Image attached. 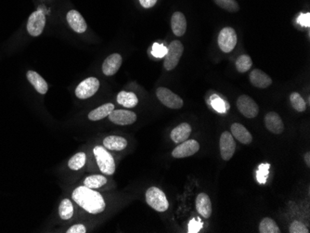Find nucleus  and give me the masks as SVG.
Listing matches in <instances>:
<instances>
[{"label": "nucleus", "mask_w": 310, "mask_h": 233, "mask_svg": "<svg viewBox=\"0 0 310 233\" xmlns=\"http://www.w3.org/2000/svg\"><path fill=\"white\" fill-rule=\"evenodd\" d=\"M103 145L107 150L123 151L127 146V140L120 136H108L103 140Z\"/></svg>", "instance_id": "obj_22"}, {"label": "nucleus", "mask_w": 310, "mask_h": 233, "mask_svg": "<svg viewBox=\"0 0 310 233\" xmlns=\"http://www.w3.org/2000/svg\"><path fill=\"white\" fill-rule=\"evenodd\" d=\"M231 135L243 144H250L253 141L251 133L242 124L234 123L231 127Z\"/></svg>", "instance_id": "obj_19"}, {"label": "nucleus", "mask_w": 310, "mask_h": 233, "mask_svg": "<svg viewBox=\"0 0 310 233\" xmlns=\"http://www.w3.org/2000/svg\"><path fill=\"white\" fill-rule=\"evenodd\" d=\"M108 117L109 120L118 126L132 125L137 121V114L126 110H113Z\"/></svg>", "instance_id": "obj_12"}, {"label": "nucleus", "mask_w": 310, "mask_h": 233, "mask_svg": "<svg viewBox=\"0 0 310 233\" xmlns=\"http://www.w3.org/2000/svg\"><path fill=\"white\" fill-rule=\"evenodd\" d=\"M200 150L198 141L194 140H187L181 142L177 148L172 152L174 158H186L192 156Z\"/></svg>", "instance_id": "obj_11"}, {"label": "nucleus", "mask_w": 310, "mask_h": 233, "mask_svg": "<svg viewBox=\"0 0 310 233\" xmlns=\"http://www.w3.org/2000/svg\"><path fill=\"white\" fill-rule=\"evenodd\" d=\"M117 102L126 108H134L139 103V99L136 94L127 91H121L117 95Z\"/></svg>", "instance_id": "obj_24"}, {"label": "nucleus", "mask_w": 310, "mask_h": 233, "mask_svg": "<svg viewBox=\"0 0 310 233\" xmlns=\"http://www.w3.org/2000/svg\"><path fill=\"white\" fill-rule=\"evenodd\" d=\"M304 160L306 161V163H307V166H308V167H310V152H308V153L305 154V156H304Z\"/></svg>", "instance_id": "obj_40"}, {"label": "nucleus", "mask_w": 310, "mask_h": 233, "mask_svg": "<svg viewBox=\"0 0 310 233\" xmlns=\"http://www.w3.org/2000/svg\"><path fill=\"white\" fill-rule=\"evenodd\" d=\"M67 233H86V227L83 224H76L67 230Z\"/></svg>", "instance_id": "obj_37"}, {"label": "nucleus", "mask_w": 310, "mask_h": 233, "mask_svg": "<svg viewBox=\"0 0 310 233\" xmlns=\"http://www.w3.org/2000/svg\"><path fill=\"white\" fill-rule=\"evenodd\" d=\"M271 167L270 164H263L258 167V173H257V179L259 183L265 184L268 176H269V168Z\"/></svg>", "instance_id": "obj_32"}, {"label": "nucleus", "mask_w": 310, "mask_h": 233, "mask_svg": "<svg viewBox=\"0 0 310 233\" xmlns=\"http://www.w3.org/2000/svg\"><path fill=\"white\" fill-rule=\"evenodd\" d=\"M265 125L271 132L274 134H282L284 131V124L283 119L277 113L271 112L265 115Z\"/></svg>", "instance_id": "obj_15"}, {"label": "nucleus", "mask_w": 310, "mask_h": 233, "mask_svg": "<svg viewBox=\"0 0 310 233\" xmlns=\"http://www.w3.org/2000/svg\"><path fill=\"white\" fill-rule=\"evenodd\" d=\"M211 104L213 108L216 111H218V113H225L227 110L224 101L221 99H219L217 96L212 97Z\"/></svg>", "instance_id": "obj_34"}, {"label": "nucleus", "mask_w": 310, "mask_h": 233, "mask_svg": "<svg viewBox=\"0 0 310 233\" xmlns=\"http://www.w3.org/2000/svg\"><path fill=\"white\" fill-rule=\"evenodd\" d=\"M146 202L157 212H165L169 207V203L165 193L157 187H152L147 190Z\"/></svg>", "instance_id": "obj_3"}, {"label": "nucleus", "mask_w": 310, "mask_h": 233, "mask_svg": "<svg viewBox=\"0 0 310 233\" xmlns=\"http://www.w3.org/2000/svg\"><path fill=\"white\" fill-rule=\"evenodd\" d=\"M310 13L301 14V16H300L299 19H298V21H299V23H300L302 26L310 27Z\"/></svg>", "instance_id": "obj_38"}, {"label": "nucleus", "mask_w": 310, "mask_h": 233, "mask_svg": "<svg viewBox=\"0 0 310 233\" xmlns=\"http://www.w3.org/2000/svg\"><path fill=\"white\" fill-rule=\"evenodd\" d=\"M218 7L223 8L229 12H237L240 10V6L236 0H214Z\"/></svg>", "instance_id": "obj_31"}, {"label": "nucleus", "mask_w": 310, "mask_h": 233, "mask_svg": "<svg viewBox=\"0 0 310 233\" xmlns=\"http://www.w3.org/2000/svg\"><path fill=\"white\" fill-rule=\"evenodd\" d=\"M107 183V179L104 176L100 175H92L87 177L84 180V186L90 189H99L100 187L104 186Z\"/></svg>", "instance_id": "obj_25"}, {"label": "nucleus", "mask_w": 310, "mask_h": 233, "mask_svg": "<svg viewBox=\"0 0 310 233\" xmlns=\"http://www.w3.org/2000/svg\"><path fill=\"white\" fill-rule=\"evenodd\" d=\"M202 227H203V223H202L201 220H191V222H190V224H189V233H199V231L202 229Z\"/></svg>", "instance_id": "obj_36"}, {"label": "nucleus", "mask_w": 310, "mask_h": 233, "mask_svg": "<svg viewBox=\"0 0 310 233\" xmlns=\"http://www.w3.org/2000/svg\"><path fill=\"white\" fill-rule=\"evenodd\" d=\"M26 76L28 81L32 84V86L35 88V90L38 93L45 95L47 92L48 90L47 83L40 74L33 71H28Z\"/></svg>", "instance_id": "obj_21"}, {"label": "nucleus", "mask_w": 310, "mask_h": 233, "mask_svg": "<svg viewBox=\"0 0 310 233\" xmlns=\"http://www.w3.org/2000/svg\"><path fill=\"white\" fill-rule=\"evenodd\" d=\"M156 96L158 100L162 102V104L170 109L178 110L182 108L184 104L183 100L178 95L174 93L166 87H159L156 90Z\"/></svg>", "instance_id": "obj_6"}, {"label": "nucleus", "mask_w": 310, "mask_h": 233, "mask_svg": "<svg viewBox=\"0 0 310 233\" xmlns=\"http://www.w3.org/2000/svg\"><path fill=\"white\" fill-rule=\"evenodd\" d=\"M291 103L293 108L299 112V113H303L307 109L306 105V101L302 98V96L297 92H293L290 96Z\"/></svg>", "instance_id": "obj_30"}, {"label": "nucleus", "mask_w": 310, "mask_h": 233, "mask_svg": "<svg viewBox=\"0 0 310 233\" xmlns=\"http://www.w3.org/2000/svg\"><path fill=\"white\" fill-rule=\"evenodd\" d=\"M59 215L61 220H68L72 219L73 215V207L71 201L68 199L61 201L59 207Z\"/></svg>", "instance_id": "obj_26"}, {"label": "nucleus", "mask_w": 310, "mask_h": 233, "mask_svg": "<svg viewBox=\"0 0 310 233\" xmlns=\"http://www.w3.org/2000/svg\"><path fill=\"white\" fill-rule=\"evenodd\" d=\"M259 233H280V228L276 222L270 218H265L259 224Z\"/></svg>", "instance_id": "obj_27"}, {"label": "nucleus", "mask_w": 310, "mask_h": 233, "mask_svg": "<svg viewBox=\"0 0 310 233\" xmlns=\"http://www.w3.org/2000/svg\"><path fill=\"white\" fill-rule=\"evenodd\" d=\"M192 128L188 123H181L171 131L170 138L175 143H181L188 140L192 134Z\"/></svg>", "instance_id": "obj_17"}, {"label": "nucleus", "mask_w": 310, "mask_h": 233, "mask_svg": "<svg viewBox=\"0 0 310 233\" xmlns=\"http://www.w3.org/2000/svg\"><path fill=\"white\" fill-rule=\"evenodd\" d=\"M172 31L175 35L182 36L187 30V20L184 14L177 11L173 14L171 18Z\"/></svg>", "instance_id": "obj_20"}, {"label": "nucleus", "mask_w": 310, "mask_h": 233, "mask_svg": "<svg viewBox=\"0 0 310 233\" xmlns=\"http://www.w3.org/2000/svg\"><path fill=\"white\" fill-rule=\"evenodd\" d=\"M237 106L241 113L247 118H255L259 113L258 103L247 95H242L238 98Z\"/></svg>", "instance_id": "obj_9"}, {"label": "nucleus", "mask_w": 310, "mask_h": 233, "mask_svg": "<svg viewBox=\"0 0 310 233\" xmlns=\"http://www.w3.org/2000/svg\"><path fill=\"white\" fill-rule=\"evenodd\" d=\"M290 233H309V229L300 221H294L289 228Z\"/></svg>", "instance_id": "obj_33"}, {"label": "nucleus", "mask_w": 310, "mask_h": 233, "mask_svg": "<svg viewBox=\"0 0 310 233\" xmlns=\"http://www.w3.org/2000/svg\"><path fill=\"white\" fill-rule=\"evenodd\" d=\"M86 156L85 153H78L74 154L73 157L68 162V167L70 169L77 171L85 166Z\"/></svg>", "instance_id": "obj_28"}, {"label": "nucleus", "mask_w": 310, "mask_h": 233, "mask_svg": "<svg viewBox=\"0 0 310 233\" xmlns=\"http://www.w3.org/2000/svg\"><path fill=\"white\" fill-rule=\"evenodd\" d=\"M114 110V105L112 103H106L97 109L93 110L88 113V119L91 121H99L105 118Z\"/></svg>", "instance_id": "obj_23"}, {"label": "nucleus", "mask_w": 310, "mask_h": 233, "mask_svg": "<svg viewBox=\"0 0 310 233\" xmlns=\"http://www.w3.org/2000/svg\"><path fill=\"white\" fill-rule=\"evenodd\" d=\"M123 59L122 56L118 53H113L110 55L102 63V72L107 75L111 76L117 73L122 65Z\"/></svg>", "instance_id": "obj_14"}, {"label": "nucleus", "mask_w": 310, "mask_h": 233, "mask_svg": "<svg viewBox=\"0 0 310 233\" xmlns=\"http://www.w3.org/2000/svg\"><path fill=\"white\" fill-rule=\"evenodd\" d=\"M67 21L70 27L76 33H85L87 29V24L84 17L77 10H70L66 16Z\"/></svg>", "instance_id": "obj_13"}, {"label": "nucleus", "mask_w": 310, "mask_h": 233, "mask_svg": "<svg viewBox=\"0 0 310 233\" xmlns=\"http://www.w3.org/2000/svg\"><path fill=\"white\" fill-rule=\"evenodd\" d=\"M157 0H139L140 5L145 8H151L156 4Z\"/></svg>", "instance_id": "obj_39"}, {"label": "nucleus", "mask_w": 310, "mask_h": 233, "mask_svg": "<svg viewBox=\"0 0 310 233\" xmlns=\"http://www.w3.org/2000/svg\"><path fill=\"white\" fill-rule=\"evenodd\" d=\"M219 147L222 159L225 161L231 160L236 150V142L230 132L225 131L222 133L220 137Z\"/></svg>", "instance_id": "obj_10"}, {"label": "nucleus", "mask_w": 310, "mask_h": 233, "mask_svg": "<svg viewBox=\"0 0 310 233\" xmlns=\"http://www.w3.org/2000/svg\"><path fill=\"white\" fill-rule=\"evenodd\" d=\"M250 82L254 87L258 88H268L272 84L270 75L259 69H255L250 73Z\"/></svg>", "instance_id": "obj_16"}, {"label": "nucleus", "mask_w": 310, "mask_h": 233, "mask_svg": "<svg viewBox=\"0 0 310 233\" xmlns=\"http://www.w3.org/2000/svg\"><path fill=\"white\" fill-rule=\"evenodd\" d=\"M99 88V81L96 77H88L77 86L75 95L80 100H86L97 93Z\"/></svg>", "instance_id": "obj_8"}, {"label": "nucleus", "mask_w": 310, "mask_h": 233, "mask_svg": "<svg viewBox=\"0 0 310 233\" xmlns=\"http://www.w3.org/2000/svg\"><path fill=\"white\" fill-rule=\"evenodd\" d=\"M184 51V47L180 41H172L167 47V52L165 56L164 67L167 71H172L178 66L179 60Z\"/></svg>", "instance_id": "obj_4"}, {"label": "nucleus", "mask_w": 310, "mask_h": 233, "mask_svg": "<svg viewBox=\"0 0 310 233\" xmlns=\"http://www.w3.org/2000/svg\"><path fill=\"white\" fill-rule=\"evenodd\" d=\"M167 52V47H164L163 45L160 44H153L152 46V53L153 56L157 57V58H163L165 56V54Z\"/></svg>", "instance_id": "obj_35"}, {"label": "nucleus", "mask_w": 310, "mask_h": 233, "mask_svg": "<svg viewBox=\"0 0 310 233\" xmlns=\"http://www.w3.org/2000/svg\"><path fill=\"white\" fill-rule=\"evenodd\" d=\"M97 164L101 173L112 176L115 172V163L112 154L106 150L105 147L96 146L93 150Z\"/></svg>", "instance_id": "obj_2"}, {"label": "nucleus", "mask_w": 310, "mask_h": 233, "mask_svg": "<svg viewBox=\"0 0 310 233\" xmlns=\"http://www.w3.org/2000/svg\"><path fill=\"white\" fill-rule=\"evenodd\" d=\"M196 209L202 217L209 219L212 215V203L206 193H200L196 198Z\"/></svg>", "instance_id": "obj_18"}, {"label": "nucleus", "mask_w": 310, "mask_h": 233, "mask_svg": "<svg viewBox=\"0 0 310 233\" xmlns=\"http://www.w3.org/2000/svg\"><path fill=\"white\" fill-rule=\"evenodd\" d=\"M218 46L224 53H230L237 45V33L231 27L223 28L218 35Z\"/></svg>", "instance_id": "obj_5"}, {"label": "nucleus", "mask_w": 310, "mask_h": 233, "mask_svg": "<svg viewBox=\"0 0 310 233\" xmlns=\"http://www.w3.org/2000/svg\"><path fill=\"white\" fill-rule=\"evenodd\" d=\"M253 66V60L249 55H241L236 60V68L240 73H246Z\"/></svg>", "instance_id": "obj_29"}, {"label": "nucleus", "mask_w": 310, "mask_h": 233, "mask_svg": "<svg viewBox=\"0 0 310 233\" xmlns=\"http://www.w3.org/2000/svg\"><path fill=\"white\" fill-rule=\"evenodd\" d=\"M73 200L86 212L93 215L101 213L105 209V201L100 193L86 186L77 187L72 194Z\"/></svg>", "instance_id": "obj_1"}, {"label": "nucleus", "mask_w": 310, "mask_h": 233, "mask_svg": "<svg viewBox=\"0 0 310 233\" xmlns=\"http://www.w3.org/2000/svg\"><path fill=\"white\" fill-rule=\"evenodd\" d=\"M46 25V14L43 9H38L30 15L27 21V31L32 36L40 35Z\"/></svg>", "instance_id": "obj_7"}]
</instances>
